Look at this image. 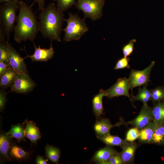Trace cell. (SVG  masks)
Masks as SVG:
<instances>
[{
	"label": "cell",
	"mask_w": 164,
	"mask_h": 164,
	"mask_svg": "<svg viewBox=\"0 0 164 164\" xmlns=\"http://www.w3.org/2000/svg\"><path fill=\"white\" fill-rule=\"evenodd\" d=\"M156 127V125L152 121L140 129L138 138L140 141L144 143H152Z\"/></svg>",
	"instance_id": "16"
},
{
	"label": "cell",
	"mask_w": 164,
	"mask_h": 164,
	"mask_svg": "<svg viewBox=\"0 0 164 164\" xmlns=\"http://www.w3.org/2000/svg\"><path fill=\"white\" fill-rule=\"evenodd\" d=\"M4 89L1 88L0 91V111H2L4 109L6 100L7 94Z\"/></svg>",
	"instance_id": "34"
},
{
	"label": "cell",
	"mask_w": 164,
	"mask_h": 164,
	"mask_svg": "<svg viewBox=\"0 0 164 164\" xmlns=\"http://www.w3.org/2000/svg\"><path fill=\"white\" fill-rule=\"evenodd\" d=\"M106 96L105 90L101 89L93 97L92 100L93 110L97 118H99L104 114L102 99L103 97Z\"/></svg>",
	"instance_id": "18"
},
{
	"label": "cell",
	"mask_w": 164,
	"mask_h": 164,
	"mask_svg": "<svg viewBox=\"0 0 164 164\" xmlns=\"http://www.w3.org/2000/svg\"><path fill=\"white\" fill-rule=\"evenodd\" d=\"M76 0H57L56 7L60 11L63 12L73 5H76Z\"/></svg>",
	"instance_id": "27"
},
{
	"label": "cell",
	"mask_w": 164,
	"mask_h": 164,
	"mask_svg": "<svg viewBox=\"0 0 164 164\" xmlns=\"http://www.w3.org/2000/svg\"><path fill=\"white\" fill-rule=\"evenodd\" d=\"M123 123L122 121L114 125H112L108 119H103L97 121L94 125V130L97 136H101L110 133L111 129L113 127L120 126Z\"/></svg>",
	"instance_id": "13"
},
{
	"label": "cell",
	"mask_w": 164,
	"mask_h": 164,
	"mask_svg": "<svg viewBox=\"0 0 164 164\" xmlns=\"http://www.w3.org/2000/svg\"><path fill=\"white\" fill-rule=\"evenodd\" d=\"M34 3L36 2L37 4L38 10L41 11L45 8V0H34Z\"/></svg>",
	"instance_id": "36"
},
{
	"label": "cell",
	"mask_w": 164,
	"mask_h": 164,
	"mask_svg": "<svg viewBox=\"0 0 164 164\" xmlns=\"http://www.w3.org/2000/svg\"><path fill=\"white\" fill-rule=\"evenodd\" d=\"M16 72L10 67L0 75V87L4 89L10 87L13 83Z\"/></svg>",
	"instance_id": "19"
},
{
	"label": "cell",
	"mask_w": 164,
	"mask_h": 164,
	"mask_svg": "<svg viewBox=\"0 0 164 164\" xmlns=\"http://www.w3.org/2000/svg\"><path fill=\"white\" fill-rule=\"evenodd\" d=\"M140 130L137 127L130 128L127 132L126 140L129 142H133L139 136Z\"/></svg>",
	"instance_id": "30"
},
{
	"label": "cell",
	"mask_w": 164,
	"mask_h": 164,
	"mask_svg": "<svg viewBox=\"0 0 164 164\" xmlns=\"http://www.w3.org/2000/svg\"><path fill=\"white\" fill-rule=\"evenodd\" d=\"M12 137L6 133H1L0 135V154L1 162L11 160L9 156V151Z\"/></svg>",
	"instance_id": "12"
},
{
	"label": "cell",
	"mask_w": 164,
	"mask_h": 164,
	"mask_svg": "<svg viewBox=\"0 0 164 164\" xmlns=\"http://www.w3.org/2000/svg\"><path fill=\"white\" fill-rule=\"evenodd\" d=\"M33 43L35 47L34 53L31 55L28 54L24 57L25 59L30 58L32 62H47L52 59L53 56L54 51L52 45V41L50 48L49 49L41 48L40 46L37 47L33 41Z\"/></svg>",
	"instance_id": "11"
},
{
	"label": "cell",
	"mask_w": 164,
	"mask_h": 164,
	"mask_svg": "<svg viewBox=\"0 0 164 164\" xmlns=\"http://www.w3.org/2000/svg\"><path fill=\"white\" fill-rule=\"evenodd\" d=\"M137 147L136 143L128 142L122 148V152L119 153L123 163L132 161L133 159Z\"/></svg>",
	"instance_id": "17"
},
{
	"label": "cell",
	"mask_w": 164,
	"mask_h": 164,
	"mask_svg": "<svg viewBox=\"0 0 164 164\" xmlns=\"http://www.w3.org/2000/svg\"><path fill=\"white\" fill-rule=\"evenodd\" d=\"M68 15V18L64 19L67 25L63 29L64 32L63 40L65 42L78 40L88 31L89 28L84 18L82 19L77 14L70 12H69Z\"/></svg>",
	"instance_id": "4"
},
{
	"label": "cell",
	"mask_w": 164,
	"mask_h": 164,
	"mask_svg": "<svg viewBox=\"0 0 164 164\" xmlns=\"http://www.w3.org/2000/svg\"><path fill=\"white\" fill-rule=\"evenodd\" d=\"M8 50L9 63L11 68L17 73L28 74L26 65L24 61V58L22 57L9 42Z\"/></svg>",
	"instance_id": "9"
},
{
	"label": "cell",
	"mask_w": 164,
	"mask_h": 164,
	"mask_svg": "<svg viewBox=\"0 0 164 164\" xmlns=\"http://www.w3.org/2000/svg\"><path fill=\"white\" fill-rule=\"evenodd\" d=\"M14 0H16L19 2L23 1V0H0V3H4L7 2L12 1Z\"/></svg>",
	"instance_id": "38"
},
{
	"label": "cell",
	"mask_w": 164,
	"mask_h": 164,
	"mask_svg": "<svg viewBox=\"0 0 164 164\" xmlns=\"http://www.w3.org/2000/svg\"><path fill=\"white\" fill-rule=\"evenodd\" d=\"M6 133L17 139L19 142L24 139L25 136L24 129L22 126L20 124L12 126Z\"/></svg>",
	"instance_id": "25"
},
{
	"label": "cell",
	"mask_w": 164,
	"mask_h": 164,
	"mask_svg": "<svg viewBox=\"0 0 164 164\" xmlns=\"http://www.w3.org/2000/svg\"><path fill=\"white\" fill-rule=\"evenodd\" d=\"M45 150L46 155L47 159L52 162L58 164L60 156L59 149L54 146L47 145L45 147Z\"/></svg>",
	"instance_id": "24"
},
{
	"label": "cell",
	"mask_w": 164,
	"mask_h": 164,
	"mask_svg": "<svg viewBox=\"0 0 164 164\" xmlns=\"http://www.w3.org/2000/svg\"><path fill=\"white\" fill-rule=\"evenodd\" d=\"M64 14L60 11L53 3L49 4L39 14V31L42 36L51 41H61L60 35L63 30Z\"/></svg>",
	"instance_id": "2"
},
{
	"label": "cell",
	"mask_w": 164,
	"mask_h": 164,
	"mask_svg": "<svg viewBox=\"0 0 164 164\" xmlns=\"http://www.w3.org/2000/svg\"><path fill=\"white\" fill-rule=\"evenodd\" d=\"M10 67L9 63H6L2 61H0V75H1Z\"/></svg>",
	"instance_id": "35"
},
{
	"label": "cell",
	"mask_w": 164,
	"mask_h": 164,
	"mask_svg": "<svg viewBox=\"0 0 164 164\" xmlns=\"http://www.w3.org/2000/svg\"><path fill=\"white\" fill-rule=\"evenodd\" d=\"M77 0L76 7L83 11L85 19L90 18L95 21L102 17L104 0Z\"/></svg>",
	"instance_id": "5"
},
{
	"label": "cell",
	"mask_w": 164,
	"mask_h": 164,
	"mask_svg": "<svg viewBox=\"0 0 164 164\" xmlns=\"http://www.w3.org/2000/svg\"><path fill=\"white\" fill-rule=\"evenodd\" d=\"M19 2L16 0L4 3L0 6V26L4 32L9 41L11 33L14 31L19 9Z\"/></svg>",
	"instance_id": "3"
},
{
	"label": "cell",
	"mask_w": 164,
	"mask_h": 164,
	"mask_svg": "<svg viewBox=\"0 0 164 164\" xmlns=\"http://www.w3.org/2000/svg\"><path fill=\"white\" fill-rule=\"evenodd\" d=\"M54 2H56L57 1V0H52Z\"/></svg>",
	"instance_id": "39"
},
{
	"label": "cell",
	"mask_w": 164,
	"mask_h": 164,
	"mask_svg": "<svg viewBox=\"0 0 164 164\" xmlns=\"http://www.w3.org/2000/svg\"><path fill=\"white\" fill-rule=\"evenodd\" d=\"M8 42L6 40L0 41V61L9 63L8 50Z\"/></svg>",
	"instance_id": "28"
},
{
	"label": "cell",
	"mask_w": 164,
	"mask_h": 164,
	"mask_svg": "<svg viewBox=\"0 0 164 164\" xmlns=\"http://www.w3.org/2000/svg\"><path fill=\"white\" fill-rule=\"evenodd\" d=\"M147 85H144L142 88H139L137 94L135 96L133 95L132 96L133 100L140 101L142 102L143 104H146L149 101L151 100V90L147 89Z\"/></svg>",
	"instance_id": "23"
},
{
	"label": "cell",
	"mask_w": 164,
	"mask_h": 164,
	"mask_svg": "<svg viewBox=\"0 0 164 164\" xmlns=\"http://www.w3.org/2000/svg\"><path fill=\"white\" fill-rule=\"evenodd\" d=\"M152 143L161 144L164 143V125H156Z\"/></svg>",
	"instance_id": "26"
},
{
	"label": "cell",
	"mask_w": 164,
	"mask_h": 164,
	"mask_svg": "<svg viewBox=\"0 0 164 164\" xmlns=\"http://www.w3.org/2000/svg\"><path fill=\"white\" fill-rule=\"evenodd\" d=\"M35 86L28 74L17 73L9 92L25 93L32 91Z\"/></svg>",
	"instance_id": "7"
},
{
	"label": "cell",
	"mask_w": 164,
	"mask_h": 164,
	"mask_svg": "<svg viewBox=\"0 0 164 164\" xmlns=\"http://www.w3.org/2000/svg\"><path fill=\"white\" fill-rule=\"evenodd\" d=\"M129 84L128 79L126 77L120 78L112 86L105 90L106 94L105 97L108 99L121 96L127 97L134 107L129 93Z\"/></svg>",
	"instance_id": "8"
},
{
	"label": "cell",
	"mask_w": 164,
	"mask_h": 164,
	"mask_svg": "<svg viewBox=\"0 0 164 164\" xmlns=\"http://www.w3.org/2000/svg\"><path fill=\"white\" fill-rule=\"evenodd\" d=\"M117 152L110 146L107 145L96 152L93 160L99 164H105L111 156Z\"/></svg>",
	"instance_id": "14"
},
{
	"label": "cell",
	"mask_w": 164,
	"mask_h": 164,
	"mask_svg": "<svg viewBox=\"0 0 164 164\" xmlns=\"http://www.w3.org/2000/svg\"><path fill=\"white\" fill-rule=\"evenodd\" d=\"M153 120L152 108L147 104H143L138 116L128 123L132 125L140 130Z\"/></svg>",
	"instance_id": "10"
},
{
	"label": "cell",
	"mask_w": 164,
	"mask_h": 164,
	"mask_svg": "<svg viewBox=\"0 0 164 164\" xmlns=\"http://www.w3.org/2000/svg\"><path fill=\"white\" fill-rule=\"evenodd\" d=\"M9 153L12 158L18 160L25 159L30 154V152L25 151L22 148L15 144H10Z\"/></svg>",
	"instance_id": "22"
},
{
	"label": "cell",
	"mask_w": 164,
	"mask_h": 164,
	"mask_svg": "<svg viewBox=\"0 0 164 164\" xmlns=\"http://www.w3.org/2000/svg\"><path fill=\"white\" fill-rule=\"evenodd\" d=\"M97 138L107 145L119 146L121 148L128 142L126 139H122L118 136L111 135L110 133Z\"/></svg>",
	"instance_id": "20"
},
{
	"label": "cell",
	"mask_w": 164,
	"mask_h": 164,
	"mask_svg": "<svg viewBox=\"0 0 164 164\" xmlns=\"http://www.w3.org/2000/svg\"><path fill=\"white\" fill-rule=\"evenodd\" d=\"M136 42L135 39L130 40L129 42L125 45L122 48V52L124 57H127L133 52L134 43Z\"/></svg>",
	"instance_id": "31"
},
{
	"label": "cell",
	"mask_w": 164,
	"mask_h": 164,
	"mask_svg": "<svg viewBox=\"0 0 164 164\" xmlns=\"http://www.w3.org/2000/svg\"><path fill=\"white\" fill-rule=\"evenodd\" d=\"M151 100L154 102L159 101L164 98V89L157 87L151 90Z\"/></svg>",
	"instance_id": "29"
},
{
	"label": "cell",
	"mask_w": 164,
	"mask_h": 164,
	"mask_svg": "<svg viewBox=\"0 0 164 164\" xmlns=\"http://www.w3.org/2000/svg\"><path fill=\"white\" fill-rule=\"evenodd\" d=\"M153 121L156 125L164 123V102L158 101L152 108Z\"/></svg>",
	"instance_id": "21"
},
{
	"label": "cell",
	"mask_w": 164,
	"mask_h": 164,
	"mask_svg": "<svg viewBox=\"0 0 164 164\" xmlns=\"http://www.w3.org/2000/svg\"><path fill=\"white\" fill-rule=\"evenodd\" d=\"M19 3V13L14 31V39L18 43L27 40L33 41L39 31V22L32 9L34 3L29 6L23 1Z\"/></svg>",
	"instance_id": "1"
},
{
	"label": "cell",
	"mask_w": 164,
	"mask_h": 164,
	"mask_svg": "<svg viewBox=\"0 0 164 164\" xmlns=\"http://www.w3.org/2000/svg\"><path fill=\"white\" fill-rule=\"evenodd\" d=\"M36 164H47V163L46 160L43 157L40 156H37L35 160Z\"/></svg>",
	"instance_id": "37"
},
{
	"label": "cell",
	"mask_w": 164,
	"mask_h": 164,
	"mask_svg": "<svg viewBox=\"0 0 164 164\" xmlns=\"http://www.w3.org/2000/svg\"><path fill=\"white\" fill-rule=\"evenodd\" d=\"M26 126L24 129L25 136L31 141L32 143L36 144L41 138L39 128L34 122L31 121H26Z\"/></svg>",
	"instance_id": "15"
},
{
	"label": "cell",
	"mask_w": 164,
	"mask_h": 164,
	"mask_svg": "<svg viewBox=\"0 0 164 164\" xmlns=\"http://www.w3.org/2000/svg\"><path fill=\"white\" fill-rule=\"evenodd\" d=\"M129 60V58L124 57L121 58L117 61L114 69L118 70L125 68H129L130 66L128 63Z\"/></svg>",
	"instance_id": "32"
},
{
	"label": "cell",
	"mask_w": 164,
	"mask_h": 164,
	"mask_svg": "<svg viewBox=\"0 0 164 164\" xmlns=\"http://www.w3.org/2000/svg\"><path fill=\"white\" fill-rule=\"evenodd\" d=\"M155 62L152 61L147 68L142 70H132L129 74L128 79L130 89L132 90L135 87L147 85L151 81L150 76L152 69L154 66Z\"/></svg>",
	"instance_id": "6"
},
{
	"label": "cell",
	"mask_w": 164,
	"mask_h": 164,
	"mask_svg": "<svg viewBox=\"0 0 164 164\" xmlns=\"http://www.w3.org/2000/svg\"><path fill=\"white\" fill-rule=\"evenodd\" d=\"M124 164L119 153L118 152L112 155L105 164Z\"/></svg>",
	"instance_id": "33"
}]
</instances>
